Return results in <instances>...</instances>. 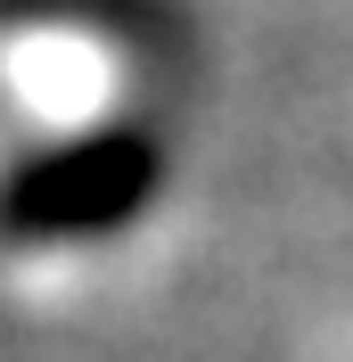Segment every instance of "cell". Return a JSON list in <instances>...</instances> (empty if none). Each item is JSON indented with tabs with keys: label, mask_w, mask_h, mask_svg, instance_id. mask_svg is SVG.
Instances as JSON below:
<instances>
[{
	"label": "cell",
	"mask_w": 353,
	"mask_h": 362,
	"mask_svg": "<svg viewBox=\"0 0 353 362\" xmlns=\"http://www.w3.org/2000/svg\"><path fill=\"white\" fill-rule=\"evenodd\" d=\"M164 33L124 0H0V255L99 247L164 181Z\"/></svg>",
	"instance_id": "6da1fadb"
}]
</instances>
